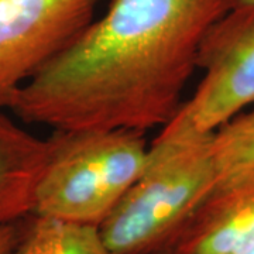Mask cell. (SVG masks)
<instances>
[{
	"label": "cell",
	"instance_id": "1",
	"mask_svg": "<svg viewBox=\"0 0 254 254\" xmlns=\"http://www.w3.org/2000/svg\"><path fill=\"white\" fill-rule=\"evenodd\" d=\"M236 0H112L11 96L53 131L163 128L181 109L200 44Z\"/></svg>",
	"mask_w": 254,
	"mask_h": 254
},
{
	"label": "cell",
	"instance_id": "2",
	"mask_svg": "<svg viewBox=\"0 0 254 254\" xmlns=\"http://www.w3.org/2000/svg\"><path fill=\"white\" fill-rule=\"evenodd\" d=\"M212 134L177 125L160 130L144 168L98 229L115 254L167 252L220 180Z\"/></svg>",
	"mask_w": 254,
	"mask_h": 254
},
{
	"label": "cell",
	"instance_id": "3",
	"mask_svg": "<svg viewBox=\"0 0 254 254\" xmlns=\"http://www.w3.org/2000/svg\"><path fill=\"white\" fill-rule=\"evenodd\" d=\"M34 216L99 227L144 168L148 143L131 130L53 131Z\"/></svg>",
	"mask_w": 254,
	"mask_h": 254
},
{
	"label": "cell",
	"instance_id": "4",
	"mask_svg": "<svg viewBox=\"0 0 254 254\" xmlns=\"http://www.w3.org/2000/svg\"><path fill=\"white\" fill-rule=\"evenodd\" d=\"M198 68L196 89L170 123L209 134L254 105V10L233 7L212 26Z\"/></svg>",
	"mask_w": 254,
	"mask_h": 254
},
{
	"label": "cell",
	"instance_id": "5",
	"mask_svg": "<svg viewBox=\"0 0 254 254\" xmlns=\"http://www.w3.org/2000/svg\"><path fill=\"white\" fill-rule=\"evenodd\" d=\"M102 0H0V105L93 20Z\"/></svg>",
	"mask_w": 254,
	"mask_h": 254
},
{
	"label": "cell",
	"instance_id": "6",
	"mask_svg": "<svg viewBox=\"0 0 254 254\" xmlns=\"http://www.w3.org/2000/svg\"><path fill=\"white\" fill-rule=\"evenodd\" d=\"M254 247V170L223 177L167 250L170 254H246Z\"/></svg>",
	"mask_w": 254,
	"mask_h": 254
},
{
	"label": "cell",
	"instance_id": "7",
	"mask_svg": "<svg viewBox=\"0 0 254 254\" xmlns=\"http://www.w3.org/2000/svg\"><path fill=\"white\" fill-rule=\"evenodd\" d=\"M0 105V226L33 215L37 187L51 150L50 138L31 134Z\"/></svg>",
	"mask_w": 254,
	"mask_h": 254
},
{
	"label": "cell",
	"instance_id": "8",
	"mask_svg": "<svg viewBox=\"0 0 254 254\" xmlns=\"http://www.w3.org/2000/svg\"><path fill=\"white\" fill-rule=\"evenodd\" d=\"M13 254H115L99 229L57 219L28 216L24 235Z\"/></svg>",
	"mask_w": 254,
	"mask_h": 254
},
{
	"label": "cell",
	"instance_id": "9",
	"mask_svg": "<svg viewBox=\"0 0 254 254\" xmlns=\"http://www.w3.org/2000/svg\"><path fill=\"white\" fill-rule=\"evenodd\" d=\"M212 151L220 178L254 170V105L213 131Z\"/></svg>",
	"mask_w": 254,
	"mask_h": 254
},
{
	"label": "cell",
	"instance_id": "10",
	"mask_svg": "<svg viewBox=\"0 0 254 254\" xmlns=\"http://www.w3.org/2000/svg\"><path fill=\"white\" fill-rule=\"evenodd\" d=\"M26 222H27V219L16 222V223L0 226V254L14 253L21 237L24 235Z\"/></svg>",
	"mask_w": 254,
	"mask_h": 254
},
{
	"label": "cell",
	"instance_id": "11",
	"mask_svg": "<svg viewBox=\"0 0 254 254\" xmlns=\"http://www.w3.org/2000/svg\"><path fill=\"white\" fill-rule=\"evenodd\" d=\"M235 7H245V9L254 10V0H236Z\"/></svg>",
	"mask_w": 254,
	"mask_h": 254
},
{
	"label": "cell",
	"instance_id": "12",
	"mask_svg": "<svg viewBox=\"0 0 254 254\" xmlns=\"http://www.w3.org/2000/svg\"><path fill=\"white\" fill-rule=\"evenodd\" d=\"M246 254H254V247L253 249H250V250H249V252H247Z\"/></svg>",
	"mask_w": 254,
	"mask_h": 254
},
{
	"label": "cell",
	"instance_id": "13",
	"mask_svg": "<svg viewBox=\"0 0 254 254\" xmlns=\"http://www.w3.org/2000/svg\"><path fill=\"white\" fill-rule=\"evenodd\" d=\"M158 254H170V253H167V252H163V253H158Z\"/></svg>",
	"mask_w": 254,
	"mask_h": 254
}]
</instances>
